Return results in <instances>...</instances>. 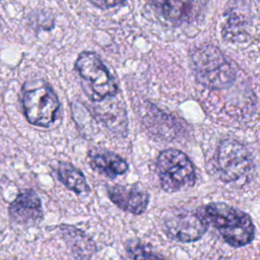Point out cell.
<instances>
[{
  "label": "cell",
  "mask_w": 260,
  "mask_h": 260,
  "mask_svg": "<svg viewBox=\"0 0 260 260\" xmlns=\"http://www.w3.org/2000/svg\"><path fill=\"white\" fill-rule=\"evenodd\" d=\"M10 219L19 225H31L43 218L42 202L38 194L26 189L20 192L8 207Z\"/></svg>",
  "instance_id": "9"
},
{
  "label": "cell",
  "mask_w": 260,
  "mask_h": 260,
  "mask_svg": "<svg viewBox=\"0 0 260 260\" xmlns=\"http://www.w3.org/2000/svg\"><path fill=\"white\" fill-rule=\"evenodd\" d=\"M208 0H151L159 14L167 20L181 24L199 17Z\"/></svg>",
  "instance_id": "8"
},
{
  "label": "cell",
  "mask_w": 260,
  "mask_h": 260,
  "mask_svg": "<svg viewBox=\"0 0 260 260\" xmlns=\"http://www.w3.org/2000/svg\"><path fill=\"white\" fill-rule=\"evenodd\" d=\"M191 63L197 81L208 89H223L236 80L237 73L232 62L211 44L196 48L191 54Z\"/></svg>",
  "instance_id": "1"
},
{
  "label": "cell",
  "mask_w": 260,
  "mask_h": 260,
  "mask_svg": "<svg viewBox=\"0 0 260 260\" xmlns=\"http://www.w3.org/2000/svg\"><path fill=\"white\" fill-rule=\"evenodd\" d=\"M156 171L162 189L168 192L187 190L196 182V173L191 159L176 148L165 149L158 154Z\"/></svg>",
  "instance_id": "4"
},
{
  "label": "cell",
  "mask_w": 260,
  "mask_h": 260,
  "mask_svg": "<svg viewBox=\"0 0 260 260\" xmlns=\"http://www.w3.org/2000/svg\"><path fill=\"white\" fill-rule=\"evenodd\" d=\"M207 226L205 212L199 210L175 211L164 219L166 234L180 243H191L199 240L207 231Z\"/></svg>",
  "instance_id": "7"
},
{
  "label": "cell",
  "mask_w": 260,
  "mask_h": 260,
  "mask_svg": "<svg viewBox=\"0 0 260 260\" xmlns=\"http://www.w3.org/2000/svg\"><path fill=\"white\" fill-rule=\"evenodd\" d=\"M107 191L110 200L126 212L141 214L149 203L148 193L137 185H114Z\"/></svg>",
  "instance_id": "10"
},
{
  "label": "cell",
  "mask_w": 260,
  "mask_h": 260,
  "mask_svg": "<svg viewBox=\"0 0 260 260\" xmlns=\"http://www.w3.org/2000/svg\"><path fill=\"white\" fill-rule=\"evenodd\" d=\"M74 69L83 81L87 83V95L93 101H102L115 96L118 92L117 83L101 57L91 51L81 52L75 63Z\"/></svg>",
  "instance_id": "5"
},
{
  "label": "cell",
  "mask_w": 260,
  "mask_h": 260,
  "mask_svg": "<svg viewBox=\"0 0 260 260\" xmlns=\"http://www.w3.org/2000/svg\"><path fill=\"white\" fill-rule=\"evenodd\" d=\"M88 164L92 170L111 179L128 171V164L123 157L105 149L90 150L88 152Z\"/></svg>",
  "instance_id": "11"
},
{
  "label": "cell",
  "mask_w": 260,
  "mask_h": 260,
  "mask_svg": "<svg viewBox=\"0 0 260 260\" xmlns=\"http://www.w3.org/2000/svg\"><path fill=\"white\" fill-rule=\"evenodd\" d=\"M204 212L229 245L242 247L254 240L255 225L244 211L225 203L212 202L205 206Z\"/></svg>",
  "instance_id": "2"
},
{
  "label": "cell",
  "mask_w": 260,
  "mask_h": 260,
  "mask_svg": "<svg viewBox=\"0 0 260 260\" xmlns=\"http://www.w3.org/2000/svg\"><path fill=\"white\" fill-rule=\"evenodd\" d=\"M56 174L59 181L69 190L75 192L76 194L87 193L89 191V186L86 182L83 173L68 161H59Z\"/></svg>",
  "instance_id": "12"
},
{
  "label": "cell",
  "mask_w": 260,
  "mask_h": 260,
  "mask_svg": "<svg viewBox=\"0 0 260 260\" xmlns=\"http://www.w3.org/2000/svg\"><path fill=\"white\" fill-rule=\"evenodd\" d=\"M127 0H89L94 6L101 8V9H109L113 8L119 5H122Z\"/></svg>",
  "instance_id": "14"
},
{
  "label": "cell",
  "mask_w": 260,
  "mask_h": 260,
  "mask_svg": "<svg viewBox=\"0 0 260 260\" xmlns=\"http://www.w3.org/2000/svg\"><path fill=\"white\" fill-rule=\"evenodd\" d=\"M126 251L130 258L134 259H150V258H159L160 256L154 254L146 245L137 242L130 241L125 245Z\"/></svg>",
  "instance_id": "13"
},
{
  "label": "cell",
  "mask_w": 260,
  "mask_h": 260,
  "mask_svg": "<svg viewBox=\"0 0 260 260\" xmlns=\"http://www.w3.org/2000/svg\"><path fill=\"white\" fill-rule=\"evenodd\" d=\"M253 166L248 148L240 141L228 138L222 140L215 153V168L223 182H234L246 176Z\"/></svg>",
  "instance_id": "6"
},
{
  "label": "cell",
  "mask_w": 260,
  "mask_h": 260,
  "mask_svg": "<svg viewBox=\"0 0 260 260\" xmlns=\"http://www.w3.org/2000/svg\"><path fill=\"white\" fill-rule=\"evenodd\" d=\"M21 105L26 121L37 127L48 128L56 120L60 101L51 85L43 80L26 83L22 87Z\"/></svg>",
  "instance_id": "3"
}]
</instances>
